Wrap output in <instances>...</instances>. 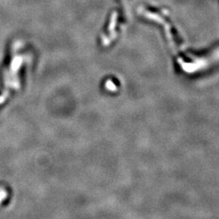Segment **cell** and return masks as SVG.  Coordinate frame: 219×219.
I'll use <instances>...</instances> for the list:
<instances>
[{
    "label": "cell",
    "mask_w": 219,
    "mask_h": 219,
    "mask_svg": "<svg viewBox=\"0 0 219 219\" xmlns=\"http://www.w3.org/2000/svg\"><path fill=\"white\" fill-rule=\"evenodd\" d=\"M8 92H6L5 93H4V95H2V96L0 97V103H2L4 102V100H5V98H6L7 97Z\"/></svg>",
    "instance_id": "7a4b0ae2"
},
{
    "label": "cell",
    "mask_w": 219,
    "mask_h": 219,
    "mask_svg": "<svg viewBox=\"0 0 219 219\" xmlns=\"http://www.w3.org/2000/svg\"><path fill=\"white\" fill-rule=\"evenodd\" d=\"M7 197V191L5 189V187H0V204L6 199Z\"/></svg>",
    "instance_id": "6da1fadb"
},
{
    "label": "cell",
    "mask_w": 219,
    "mask_h": 219,
    "mask_svg": "<svg viewBox=\"0 0 219 219\" xmlns=\"http://www.w3.org/2000/svg\"><path fill=\"white\" fill-rule=\"evenodd\" d=\"M107 86L108 87V88H109V87H113V85H112V84H111V81H108V82L107 83ZM109 89H111V90H114L115 88H109Z\"/></svg>",
    "instance_id": "3957f363"
}]
</instances>
